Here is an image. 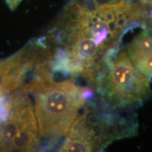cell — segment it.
<instances>
[{
	"instance_id": "7a4b0ae2",
	"label": "cell",
	"mask_w": 152,
	"mask_h": 152,
	"mask_svg": "<svg viewBox=\"0 0 152 152\" xmlns=\"http://www.w3.org/2000/svg\"><path fill=\"white\" fill-rule=\"evenodd\" d=\"M135 14L134 9L124 1L103 4L92 9L80 8L66 31L64 40L87 39L96 44L108 57L118 46L128 23Z\"/></svg>"
},
{
	"instance_id": "3957f363",
	"label": "cell",
	"mask_w": 152,
	"mask_h": 152,
	"mask_svg": "<svg viewBox=\"0 0 152 152\" xmlns=\"http://www.w3.org/2000/svg\"><path fill=\"white\" fill-rule=\"evenodd\" d=\"M102 90L108 102L118 107L142 103L151 94L149 77L133 65L125 50L118 53L108 66Z\"/></svg>"
},
{
	"instance_id": "5b68a950",
	"label": "cell",
	"mask_w": 152,
	"mask_h": 152,
	"mask_svg": "<svg viewBox=\"0 0 152 152\" xmlns=\"http://www.w3.org/2000/svg\"><path fill=\"white\" fill-rule=\"evenodd\" d=\"M131 61L139 71L152 76V31L144 30L132 39L127 48Z\"/></svg>"
},
{
	"instance_id": "8992f818",
	"label": "cell",
	"mask_w": 152,
	"mask_h": 152,
	"mask_svg": "<svg viewBox=\"0 0 152 152\" xmlns=\"http://www.w3.org/2000/svg\"><path fill=\"white\" fill-rule=\"evenodd\" d=\"M21 1L22 0H6V2L8 4L9 8L14 10L18 7Z\"/></svg>"
},
{
	"instance_id": "277c9868",
	"label": "cell",
	"mask_w": 152,
	"mask_h": 152,
	"mask_svg": "<svg viewBox=\"0 0 152 152\" xmlns=\"http://www.w3.org/2000/svg\"><path fill=\"white\" fill-rule=\"evenodd\" d=\"M37 49L24 47L12 56L0 61V95L6 96L16 89H21L33 77L36 68L42 61Z\"/></svg>"
},
{
	"instance_id": "6da1fadb",
	"label": "cell",
	"mask_w": 152,
	"mask_h": 152,
	"mask_svg": "<svg viewBox=\"0 0 152 152\" xmlns=\"http://www.w3.org/2000/svg\"><path fill=\"white\" fill-rule=\"evenodd\" d=\"M35 94L34 109L40 138L55 142L67 135L89 93L72 81L53 80Z\"/></svg>"
}]
</instances>
